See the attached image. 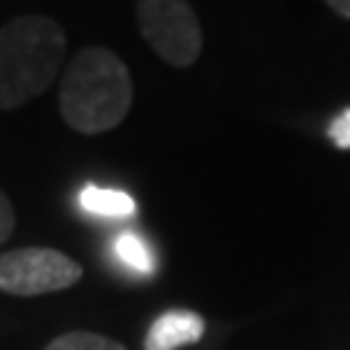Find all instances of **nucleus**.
Instances as JSON below:
<instances>
[{"label":"nucleus","instance_id":"2","mask_svg":"<svg viewBox=\"0 0 350 350\" xmlns=\"http://www.w3.org/2000/svg\"><path fill=\"white\" fill-rule=\"evenodd\" d=\"M68 36L47 15H21L0 27V111L41 96L56 82Z\"/></svg>","mask_w":350,"mask_h":350},{"label":"nucleus","instance_id":"1","mask_svg":"<svg viewBox=\"0 0 350 350\" xmlns=\"http://www.w3.org/2000/svg\"><path fill=\"white\" fill-rule=\"evenodd\" d=\"M135 82L126 62L105 47H85L68 62L59 85L62 120L79 135H103L126 120Z\"/></svg>","mask_w":350,"mask_h":350},{"label":"nucleus","instance_id":"11","mask_svg":"<svg viewBox=\"0 0 350 350\" xmlns=\"http://www.w3.org/2000/svg\"><path fill=\"white\" fill-rule=\"evenodd\" d=\"M324 3L330 6L336 15H342V18H350V0H324Z\"/></svg>","mask_w":350,"mask_h":350},{"label":"nucleus","instance_id":"5","mask_svg":"<svg viewBox=\"0 0 350 350\" xmlns=\"http://www.w3.org/2000/svg\"><path fill=\"white\" fill-rule=\"evenodd\" d=\"M204 336V319L190 310H170L152 321L144 350H178Z\"/></svg>","mask_w":350,"mask_h":350},{"label":"nucleus","instance_id":"8","mask_svg":"<svg viewBox=\"0 0 350 350\" xmlns=\"http://www.w3.org/2000/svg\"><path fill=\"white\" fill-rule=\"evenodd\" d=\"M44 350H126L114 338H105L100 333H85V330H76V333H64L59 338L44 347Z\"/></svg>","mask_w":350,"mask_h":350},{"label":"nucleus","instance_id":"3","mask_svg":"<svg viewBox=\"0 0 350 350\" xmlns=\"http://www.w3.org/2000/svg\"><path fill=\"white\" fill-rule=\"evenodd\" d=\"M137 27L172 68H190L202 56V24L187 0H137Z\"/></svg>","mask_w":350,"mask_h":350},{"label":"nucleus","instance_id":"7","mask_svg":"<svg viewBox=\"0 0 350 350\" xmlns=\"http://www.w3.org/2000/svg\"><path fill=\"white\" fill-rule=\"evenodd\" d=\"M114 254L120 257L123 266L137 271V275H152V271H155V254L149 251V245L144 243V239H140L137 234H131V231L117 237Z\"/></svg>","mask_w":350,"mask_h":350},{"label":"nucleus","instance_id":"4","mask_svg":"<svg viewBox=\"0 0 350 350\" xmlns=\"http://www.w3.org/2000/svg\"><path fill=\"white\" fill-rule=\"evenodd\" d=\"M82 280V266L64 251L29 245L0 254V292L36 298L70 289Z\"/></svg>","mask_w":350,"mask_h":350},{"label":"nucleus","instance_id":"6","mask_svg":"<svg viewBox=\"0 0 350 350\" xmlns=\"http://www.w3.org/2000/svg\"><path fill=\"white\" fill-rule=\"evenodd\" d=\"M79 204L88 213H96V216H105V219H129L137 211V204L129 193L111 190V187H96V184H88V187L79 193Z\"/></svg>","mask_w":350,"mask_h":350},{"label":"nucleus","instance_id":"9","mask_svg":"<svg viewBox=\"0 0 350 350\" xmlns=\"http://www.w3.org/2000/svg\"><path fill=\"white\" fill-rule=\"evenodd\" d=\"M327 135H330V140H333L338 149H350V108H345L342 114L330 120V126H327Z\"/></svg>","mask_w":350,"mask_h":350},{"label":"nucleus","instance_id":"10","mask_svg":"<svg viewBox=\"0 0 350 350\" xmlns=\"http://www.w3.org/2000/svg\"><path fill=\"white\" fill-rule=\"evenodd\" d=\"M15 225H18L15 207H12V202H9V196L0 190V245H3L6 239L15 234Z\"/></svg>","mask_w":350,"mask_h":350}]
</instances>
